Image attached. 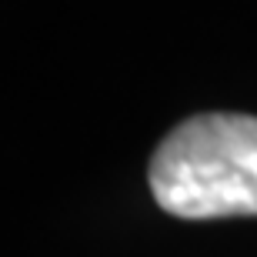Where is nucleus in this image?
I'll use <instances>...</instances> for the list:
<instances>
[{
  "mask_svg": "<svg viewBox=\"0 0 257 257\" xmlns=\"http://www.w3.org/2000/svg\"><path fill=\"white\" fill-rule=\"evenodd\" d=\"M157 207L184 220L257 217V117L197 114L151 157Z\"/></svg>",
  "mask_w": 257,
  "mask_h": 257,
  "instance_id": "nucleus-1",
  "label": "nucleus"
}]
</instances>
